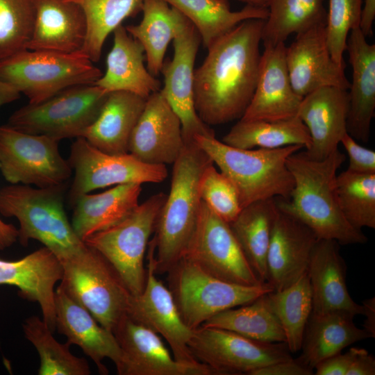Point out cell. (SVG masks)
Segmentation results:
<instances>
[{
	"label": "cell",
	"mask_w": 375,
	"mask_h": 375,
	"mask_svg": "<svg viewBox=\"0 0 375 375\" xmlns=\"http://www.w3.org/2000/svg\"><path fill=\"white\" fill-rule=\"evenodd\" d=\"M265 21L240 23L207 49L203 62L194 69V106L206 124H224L244 115L258 80Z\"/></svg>",
	"instance_id": "6da1fadb"
},
{
	"label": "cell",
	"mask_w": 375,
	"mask_h": 375,
	"mask_svg": "<svg viewBox=\"0 0 375 375\" xmlns=\"http://www.w3.org/2000/svg\"><path fill=\"white\" fill-rule=\"evenodd\" d=\"M299 151L287 160L294 186L289 199H276L278 208L308 226L319 240L344 245L365 243L367 238L347 222L338 201L335 180L345 155L337 149L317 160Z\"/></svg>",
	"instance_id": "7a4b0ae2"
},
{
	"label": "cell",
	"mask_w": 375,
	"mask_h": 375,
	"mask_svg": "<svg viewBox=\"0 0 375 375\" xmlns=\"http://www.w3.org/2000/svg\"><path fill=\"white\" fill-rule=\"evenodd\" d=\"M184 147L173 163L169 194L160 210L153 238L156 274L167 273L185 254L197 222L199 185L204 169L213 163L194 140Z\"/></svg>",
	"instance_id": "3957f363"
},
{
	"label": "cell",
	"mask_w": 375,
	"mask_h": 375,
	"mask_svg": "<svg viewBox=\"0 0 375 375\" xmlns=\"http://www.w3.org/2000/svg\"><path fill=\"white\" fill-rule=\"evenodd\" d=\"M194 140L234 184L242 208L261 200L289 199L294 181L287 160L303 149L301 146L244 149L229 146L215 135H197Z\"/></svg>",
	"instance_id": "277c9868"
},
{
	"label": "cell",
	"mask_w": 375,
	"mask_h": 375,
	"mask_svg": "<svg viewBox=\"0 0 375 375\" xmlns=\"http://www.w3.org/2000/svg\"><path fill=\"white\" fill-rule=\"evenodd\" d=\"M66 185L33 188L12 184L0 189V213L18 220L20 244L27 246L30 240H36L60 262L87 246L75 233L65 212Z\"/></svg>",
	"instance_id": "5b68a950"
},
{
	"label": "cell",
	"mask_w": 375,
	"mask_h": 375,
	"mask_svg": "<svg viewBox=\"0 0 375 375\" xmlns=\"http://www.w3.org/2000/svg\"><path fill=\"white\" fill-rule=\"evenodd\" d=\"M81 51L24 50L0 62V78L38 103L67 88L94 84L101 70Z\"/></svg>",
	"instance_id": "8992f818"
},
{
	"label": "cell",
	"mask_w": 375,
	"mask_h": 375,
	"mask_svg": "<svg viewBox=\"0 0 375 375\" xmlns=\"http://www.w3.org/2000/svg\"><path fill=\"white\" fill-rule=\"evenodd\" d=\"M61 265L60 285L66 293L112 332L127 313L132 296L115 267L88 245Z\"/></svg>",
	"instance_id": "52a82bcc"
},
{
	"label": "cell",
	"mask_w": 375,
	"mask_h": 375,
	"mask_svg": "<svg viewBox=\"0 0 375 375\" xmlns=\"http://www.w3.org/2000/svg\"><path fill=\"white\" fill-rule=\"evenodd\" d=\"M167 273L169 289L182 319L192 330L222 311L249 303L274 291L267 282L244 285L222 280L184 258Z\"/></svg>",
	"instance_id": "ba28073f"
},
{
	"label": "cell",
	"mask_w": 375,
	"mask_h": 375,
	"mask_svg": "<svg viewBox=\"0 0 375 375\" xmlns=\"http://www.w3.org/2000/svg\"><path fill=\"white\" fill-rule=\"evenodd\" d=\"M166 197L163 192L151 196L121 222L84 241L115 267L133 296L144 287V257Z\"/></svg>",
	"instance_id": "9c48e42d"
},
{
	"label": "cell",
	"mask_w": 375,
	"mask_h": 375,
	"mask_svg": "<svg viewBox=\"0 0 375 375\" xmlns=\"http://www.w3.org/2000/svg\"><path fill=\"white\" fill-rule=\"evenodd\" d=\"M108 93L95 84L64 90L49 99L15 111L8 125L58 140L82 137L97 117Z\"/></svg>",
	"instance_id": "30bf717a"
},
{
	"label": "cell",
	"mask_w": 375,
	"mask_h": 375,
	"mask_svg": "<svg viewBox=\"0 0 375 375\" xmlns=\"http://www.w3.org/2000/svg\"><path fill=\"white\" fill-rule=\"evenodd\" d=\"M60 140L0 126V171L11 184L46 188L66 185L72 169L59 151Z\"/></svg>",
	"instance_id": "8fae6325"
},
{
	"label": "cell",
	"mask_w": 375,
	"mask_h": 375,
	"mask_svg": "<svg viewBox=\"0 0 375 375\" xmlns=\"http://www.w3.org/2000/svg\"><path fill=\"white\" fill-rule=\"evenodd\" d=\"M68 162L74 171L69 192L72 206L78 197L97 189L126 183H159L168 176L166 165L144 162L130 153H105L83 137L72 143Z\"/></svg>",
	"instance_id": "7c38bea8"
},
{
	"label": "cell",
	"mask_w": 375,
	"mask_h": 375,
	"mask_svg": "<svg viewBox=\"0 0 375 375\" xmlns=\"http://www.w3.org/2000/svg\"><path fill=\"white\" fill-rule=\"evenodd\" d=\"M194 358L214 374H249L265 365L291 359L285 342L254 340L214 327L193 330L188 344Z\"/></svg>",
	"instance_id": "4fadbf2b"
},
{
	"label": "cell",
	"mask_w": 375,
	"mask_h": 375,
	"mask_svg": "<svg viewBox=\"0 0 375 375\" xmlns=\"http://www.w3.org/2000/svg\"><path fill=\"white\" fill-rule=\"evenodd\" d=\"M183 258L230 283L244 285L262 283L247 260L230 224L202 201L196 227Z\"/></svg>",
	"instance_id": "5bb4252c"
},
{
	"label": "cell",
	"mask_w": 375,
	"mask_h": 375,
	"mask_svg": "<svg viewBox=\"0 0 375 375\" xmlns=\"http://www.w3.org/2000/svg\"><path fill=\"white\" fill-rule=\"evenodd\" d=\"M172 41L174 56L164 61L160 72L164 85L160 91L181 120L184 142L197 135L214 136L213 129L200 119L194 106V66L201 38L183 15Z\"/></svg>",
	"instance_id": "9a60e30c"
},
{
	"label": "cell",
	"mask_w": 375,
	"mask_h": 375,
	"mask_svg": "<svg viewBox=\"0 0 375 375\" xmlns=\"http://www.w3.org/2000/svg\"><path fill=\"white\" fill-rule=\"evenodd\" d=\"M149 244L145 285L140 294L131 296L126 314L163 338L178 361L199 362L188 347L193 330L182 319L170 290L156 277L153 239Z\"/></svg>",
	"instance_id": "2e32d148"
},
{
	"label": "cell",
	"mask_w": 375,
	"mask_h": 375,
	"mask_svg": "<svg viewBox=\"0 0 375 375\" xmlns=\"http://www.w3.org/2000/svg\"><path fill=\"white\" fill-rule=\"evenodd\" d=\"M122 351L116 367L119 375H212L200 362H183L175 359L156 333L127 314L112 330Z\"/></svg>",
	"instance_id": "e0dca14e"
},
{
	"label": "cell",
	"mask_w": 375,
	"mask_h": 375,
	"mask_svg": "<svg viewBox=\"0 0 375 375\" xmlns=\"http://www.w3.org/2000/svg\"><path fill=\"white\" fill-rule=\"evenodd\" d=\"M285 62L292 86L301 98L323 87L349 89L345 65L337 63L328 50L326 24L297 34L285 48Z\"/></svg>",
	"instance_id": "ac0fdd59"
},
{
	"label": "cell",
	"mask_w": 375,
	"mask_h": 375,
	"mask_svg": "<svg viewBox=\"0 0 375 375\" xmlns=\"http://www.w3.org/2000/svg\"><path fill=\"white\" fill-rule=\"evenodd\" d=\"M160 90L146 99L128 153L144 162L166 165L175 162L185 142L181 120Z\"/></svg>",
	"instance_id": "d6986e66"
},
{
	"label": "cell",
	"mask_w": 375,
	"mask_h": 375,
	"mask_svg": "<svg viewBox=\"0 0 375 375\" xmlns=\"http://www.w3.org/2000/svg\"><path fill=\"white\" fill-rule=\"evenodd\" d=\"M318 240L308 226L278 208L267 256V282L274 291L288 288L307 272Z\"/></svg>",
	"instance_id": "ffe728a7"
},
{
	"label": "cell",
	"mask_w": 375,
	"mask_h": 375,
	"mask_svg": "<svg viewBox=\"0 0 375 375\" xmlns=\"http://www.w3.org/2000/svg\"><path fill=\"white\" fill-rule=\"evenodd\" d=\"M285 42L265 47L254 93L244 120H280L297 116L302 98L294 90L285 62Z\"/></svg>",
	"instance_id": "44dd1931"
},
{
	"label": "cell",
	"mask_w": 375,
	"mask_h": 375,
	"mask_svg": "<svg viewBox=\"0 0 375 375\" xmlns=\"http://www.w3.org/2000/svg\"><path fill=\"white\" fill-rule=\"evenodd\" d=\"M347 90L323 87L302 98L297 116L306 126L311 140L305 152L313 160H323L338 149L347 133Z\"/></svg>",
	"instance_id": "7402d4cb"
},
{
	"label": "cell",
	"mask_w": 375,
	"mask_h": 375,
	"mask_svg": "<svg viewBox=\"0 0 375 375\" xmlns=\"http://www.w3.org/2000/svg\"><path fill=\"white\" fill-rule=\"evenodd\" d=\"M62 266L56 256L43 247L17 260L0 259V285L15 286L19 295L38 302L42 319L56 330V283L62 276Z\"/></svg>",
	"instance_id": "603a6c76"
},
{
	"label": "cell",
	"mask_w": 375,
	"mask_h": 375,
	"mask_svg": "<svg viewBox=\"0 0 375 375\" xmlns=\"http://www.w3.org/2000/svg\"><path fill=\"white\" fill-rule=\"evenodd\" d=\"M56 328L70 344L78 346L95 363L101 374H108L102 363L110 359L117 367L122 351L113 333L101 326L91 313L72 299L62 287L55 290Z\"/></svg>",
	"instance_id": "cb8c5ba5"
},
{
	"label": "cell",
	"mask_w": 375,
	"mask_h": 375,
	"mask_svg": "<svg viewBox=\"0 0 375 375\" xmlns=\"http://www.w3.org/2000/svg\"><path fill=\"white\" fill-rule=\"evenodd\" d=\"M338 243L319 240L312 251L307 274L310 281L312 314L345 312L362 315L364 307L350 296L346 282L347 266Z\"/></svg>",
	"instance_id": "d4e9b609"
},
{
	"label": "cell",
	"mask_w": 375,
	"mask_h": 375,
	"mask_svg": "<svg viewBox=\"0 0 375 375\" xmlns=\"http://www.w3.org/2000/svg\"><path fill=\"white\" fill-rule=\"evenodd\" d=\"M346 50L352 68L347 133L356 140L366 142L375 115V44H369L356 28L349 33Z\"/></svg>",
	"instance_id": "484cf974"
},
{
	"label": "cell",
	"mask_w": 375,
	"mask_h": 375,
	"mask_svg": "<svg viewBox=\"0 0 375 375\" xmlns=\"http://www.w3.org/2000/svg\"><path fill=\"white\" fill-rule=\"evenodd\" d=\"M35 19L28 50L80 51L88 31L81 8L68 0H33Z\"/></svg>",
	"instance_id": "4316f807"
},
{
	"label": "cell",
	"mask_w": 375,
	"mask_h": 375,
	"mask_svg": "<svg viewBox=\"0 0 375 375\" xmlns=\"http://www.w3.org/2000/svg\"><path fill=\"white\" fill-rule=\"evenodd\" d=\"M112 33L113 45L106 57V72L94 84L108 93L125 91L147 99L161 89V83L144 65L143 47L122 24Z\"/></svg>",
	"instance_id": "83f0119b"
},
{
	"label": "cell",
	"mask_w": 375,
	"mask_h": 375,
	"mask_svg": "<svg viewBox=\"0 0 375 375\" xmlns=\"http://www.w3.org/2000/svg\"><path fill=\"white\" fill-rule=\"evenodd\" d=\"M145 103V99L131 92H109L97 117L82 137L105 153H128L130 138Z\"/></svg>",
	"instance_id": "f1b7e54d"
},
{
	"label": "cell",
	"mask_w": 375,
	"mask_h": 375,
	"mask_svg": "<svg viewBox=\"0 0 375 375\" xmlns=\"http://www.w3.org/2000/svg\"><path fill=\"white\" fill-rule=\"evenodd\" d=\"M142 184L115 185L99 194L85 193L73 203L72 226L83 242L127 217L139 204Z\"/></svg>",
	"instance_id": "f546056e"
},
{
	"label": "cell",
	"mask_w": 375,
	"mask_h": 375,
	"mask_svg": "<svg viewBox=\"0 0 375 375\" xmlns=\"http://www.w3.org/2000/svg\"><path fill=\"white\" fill-rule=\"evenodd\" d=\"M354 316L345 312L311 314L303 335L302 353L298 358L314 369L322 360L339 353L356 342L373 338L353 322Z\"/></svg>",
	"instance_id": "4dcf8cb0"
},
{
	"label": "cell",
	"mask_w": 375,
	"mask_h": 375,
	"mask_svg": "<svg viewBox=\"0 0 375 375\" xmlns=\"http://www.w3.org/2000/svg\"><path fill=\"white\" fill-rule=\"evenodd\" d=\"M278 211L276 199L256 201L244 207L231 222V228L258 278L267 282V256Z\"/></svg>",
	"instance_id": "1f68e13d"
},
{
	"label": "cell",
	"mask_w": 375,
	"mask_h": 375,
	"mask_svg": "<svg viewBox=\"0 0 375 375\" xmlns=\"http://www.w3.org/2000/svg\"><path fill=\"white\" fill-rule=\"evenodd\" d=\"M142 11L141 22L125 28L143 47L147 68L156 76L161 72L168 44L175 36L183 14L163 0H144Z\"/></svg>",
	"instance_id": "d6a6232c"
},
{
	"label": "cell",
	"mask_w": 375,
	"mask_h": 375,
	"mask_svg": "<svg viewBox=\"0 0 375 375\" xmlns=\"http://www.w3.org/2000/svg\"><path fill=\"white\" fill-rule=\"evenodd\" d=\"M179 10L195 26L207 49L220 37L249 19H266L267 8L246 5L231 11L228 0H163Z\"/></svg>",
	"instance_id": "836d02e7"
},
{
	"label": "cell",
	"mask_w": 375,
	"mask_h": 375,
	"mask_svg": "<svg viewBox=\"0 0 375 375\" xmlns=\"http://www.w3.org/2000/svg\"><path fill=\"white\" fill-rule=\"evenodd\" d=\"M229 146L244 149H277L292 145L308 149L309 132L298 116L280 120H244L238 122L223 137Z\"/></svg>",
	"instance_id": "e575fe53"
},
{
	"label": "cell",
	"mask_w": 375,
	"mask_h": 375,
	"mask_svg": "<svg viewBox=\"0 0 375 375\" xmlns=\"http://www.w3.org/2000/svg\"><path fill=\"white\" fill-rule=\"evenodd\" d=\"M325 1L267 0L269 13L262 30L264 47L285 42L291 34L326 24Z\"/></svg>",
	"instance_id": "d590c367"
},
{
	"label": "cell",
	"mask_w": 375,
	"mask_h": 375,
	"mask_svg": "<svg viewBox=\"0 0 375 375\" xmlns=\"http://www.w3.org/2000/svg\"><path fill=\"white\" fill-rule=\"evenodd\" d=\"M267 294L249 303L222 311L201 326L228 330L254 340L285 343L284 331L269 306Z\"/></svg>",
	"instance_id": "8d00e7d4"
},
{
	"label": "cell",
	"mask_w": 375,
	"mask_h": 375,
	"mask_svg": "<svg viewBox=\"0 0 375 375\" xmlns=\"http://www.w3.org/2000/svg\"><path fill=\"white\" fill-rule=\"evenodd\" d=\"M78 4L85 16L88 31L81 51L92 62L100 59L108 36L123 21L142 11L144 0H68Z\"/></svg>",
	"instance_id": "74e56055"
},
{
	"label": "cell",
	"mask_w": 375,
	"mask_h": 375,
	"mask_svg": "<svg viewBox=\"0 0 375 375\" xmlns=\"http://www.w3.org/2000/svg\"><path fill=\"white\" fill-rule=\"evenodd\" d=\"M269 306L277 317L290 353L301 350L305 329L312 312L307 272L288 288L267 294Z\"/></svg>",
	"instance_id": "f35d334b"
},
{
	"label": "cell",
	"mask_w": 375,
	"mask_h": 375,
	"mask_svg": "<svg viewBox=\"0 0 375 375\" xmlns=\"http://www.w3.org/2000/svg\"><path fill=\"white\" fill-rule=\"evenodd\" d=\"M23 330L26 338L39 354V375L90 374L88 361L72 354L69 342H58L42 319L38 316L27 318L23 324Z\"/></svg>",
	"instance_id": "ab89813d"
},
{
	"label": "cell",
	"mask_w": 375,
	"mask_h": 375,
	"mask_svg": "<svg viewBox=\"0 0 375 375\" xmlns=\"http://www.w3.org/2000/svg\"><path fill=\"white\" fill-rule=\"evenodd\" d=\"M335 190L340 208L352 226L375 228V174L346 169L337 174Z\"/></svg>",
	"instance_id": "60d3db41"
},
{
	"label": "cell",
	"mask_w": 375,
	"mask_h": 375,
	"mask_svg": "<svg viewBox=\"0 0 375 375\" xmlns=\"http://www.w3.org/2000/svg\"><path fill=\"white\" fill-rule=\"evenodd\" d=\"M34 19L33 0H0V62L27 49Z\"/></svg>",
	"instance_id": "b9f144b4"
},
{
	"label": "cell",
	"mask_w": 375,
	"mask_h": 375,
	"mask_svg": "<svg viewBox=\"0 0 375 375\" xmlns=\"http://www.w3.org/2000/svg\"><path fill=\"white\" fill-rule=\"evenodd\" d=\"M201 200L217 216L230 224L242 209L238 192L231 181L214 164L203 172L199 185Z\"/></svg>",
	"instance_id": "7bdbcfd3"
},
{
	"label": "cell",
	"mask_w": 375,
	"mask_h": 375,
	"mask_svg": "<svg viewBox=\"0 0 375 375\" xmlns=\"http://www.w3.org/2000/svg\"><path fill=\"white\" fill-rule=\"evenodd\" d=\"M362 3V0H328L326 44L331 57L340 65H345L343 54L349 32L359 28Z\"/></svg>",
	"instance_id": "ee69618b"
},
{
	"label": "cell",
	"mask_w": 375,
	"mask_h": 375,
	"mask_svg": "<svg viewBox=\"0 0 375 375\" xmlns=\"http://www.w3.org/2000/svg\"><path fill=\"white\" fill-rule=\"evenodd\" d=\"M340 144L349 157L347 170L360 174H375V151L359 144L347 133L341 139Z\"/></svg>",
	"instance_id": "f6af8a7d"
},
{
	"label": "cell",
	"mask_w": 375,
	"mask_h": 375,
	"mask_svg": "<svg viewBox=\"0 0 375 375\" xmlns=\"http://www.w3.org/2000/svg\"><path fill=\"white\" fill-rule=\"evenodd\" d=\"M357 347H351L345 353H337L319 362L314 369L317 375H347L357 353Z\"/></svg>",
	"instance_id": "bcb514c9"
},
{
	"label": "cell",
	"mask_w": 375,
	"mask_h": 375,
	"mask_svg": "<svg viewBox=\"0 0 375 375\" xmlns=\"http://www.w3.org/2000/svg\"><path fill=\"white\" fill-rule=\"evenodd\" d=\"M313 369L298 358L277 362L252 371L249 375H311Z\"/></svg>",
	"instance_id": "7dc6e473"
},
{
	"label": "cell",
	"mask_w": 375,
	"mask_h": 375,
	"mask_svg": "<svg viewBox=\"0 0 375 375\" xmlns=\"http://www.w3.org/2000/svg\"><path fill=\"white\" fill-rule=\"evenodd\" d=\"M375 359L362 348H358L357 353L347 373V375H374Z\"/></svg>",
	"instance_id": "c3c4849f"
},
{
	"label": "cell",
	"mask_w": 375,
	"mask_h": 375,
	"mask_svg": "<svg viewBox=\"0 0 375 375\" xmlns=\"http://www.w3.org/2000/svg\"><path fill=\"white\" fill-rule=\"evenodd\" d=\"M375 19V0H365L362 8L359 28L366 38L373 35V23Z\"/></svg>",
	"instance_id": "681fc988"
},
{
	"label": "cell",
	"mask_w": 375,
	"mask_h": 375,
	"mask_svg": "<svg viewBox=\"0 0 375 375\" xmlns=\"http://www.w3.org/2000/svg\"><path fill=\"white\" fill-rule=\"evenodd\" d=\"M18 238V229L12 224H7L0 219V250L12 245Z\"/></svg>",
	"instance_id": "f907efd6"
},
{
	"label": "cell",
	"mask_w": 375,
	"mask_h": 375,
	"mask_svg": "<svg viewBox=\"0 0 375 375\" xmlns=\"http://www.w3.org/2000/svg\"><path fill=\"white\" fill-rule=\"evenodd\" d=\"M364 312L365 316L363 328L367 330L373 338L375 337V299L371 298L363 301Z\"/></svg>",
	"instance_id": "816d5d0a"
},
{
	"label": "cell",
	"mask_w": 375,
	"mask_h": 375,
	"mask_svg": "<svg viewBox=\"0 0 375 375\" xmlns=\"http://www.w3.org/2000/svg\"><path fill=\"white\" fill-rule=\"evenodd\" d=\"M21 93L0 78V106L20 98Z\"/></svg>",
	"instance_id": "f5cc1de1"
},
{
	"label": "cell",
	"mask_w": 375,
	"mask_h": 375,
	"mask_svg": "<svg viewBox=\"0 0 375 375\" xmlns=\"http://www.w3.org/2000/svg\"><path fill=\"white\" fill-rule=\"evenodd\" d=\"M229 1V0H228ZM245 3L246 5L258 8H266L267 0H238Z\"/></svg>",
	"instance_id": "db71d44e"
}]
</instances>
